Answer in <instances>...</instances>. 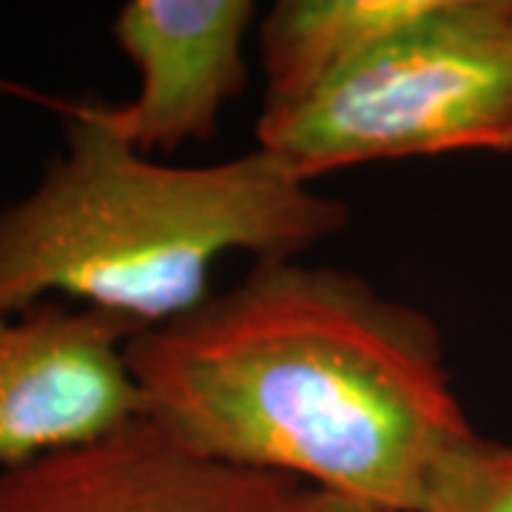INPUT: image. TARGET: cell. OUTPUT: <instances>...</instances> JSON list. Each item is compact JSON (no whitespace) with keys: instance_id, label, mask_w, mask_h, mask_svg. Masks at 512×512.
Wrapping results in <instances>:
<instances>
[{"instance_id":"6da1fadb","label":"cell","mask_w":512,"mask_h":512,"mask_svg":"<svg viewBox=\"0 0 512 512\" xmlns=\"http://www.w3.org/2000/svg\"><path fill=\"white\" fill-rule=\"evenodd\" d=\"M143 416L202 458L427 512L478 433L427 313L365 279L254 262L231 291L128 342Z\"/></svg>"},{"instance_id":"7a4b0ae2","label":"cell","mask_w":512,"mask_h":512,"mask_svg":"<svg viewBox=\"0 0 512 512\" xmlns=\"http://www.w3.org/2000/svg\"><path fill=\"white\" fill-rule=\"evenodd\" d=\"M63 114V146L37 183L0 205V311L72 302L137 330L180 319L231 254L296 259L342 228L345 202L254 148L211 165H168L94 120Z\"/></svg>"},{"instance_id":"3957f363","label":"cell","mask_w":512,"mask_h":512,"mask_svg":"<svg viewBox=\"0 0 512 512\" xmlns=\"http://www.w3.org/2000/svg\"><path fill=\"white\" fill-rule=\"evenodd\" d=\"M256 148L305 183L384 160L512 151V0H436L348 72L265 100Z\"/></svg>"},{"instance_id":"277c9868","label":"cell","mask_w":512,"mask_h":512,"mask_svg":"<svg viewBox=\"0 0 512 512\" xmlns=\"http://www.w3.org/2000/svg\"><path fill=\"white\" fill-rule=\"evenodd\" d=\"M137 333L72 302L0 311V473L143 416L128 365Z\"/></svg>"},{"instance_id":"5b68a950","label":"cell","mask_w":512,"mask_h":512,"mask_svg":"<svg viewBox=\"0 0 512 512\" xmlns=\"http://www.w3.org/2000/svg\"><path fill=\"white\" fill-rule=\"evenodd\" d=\"M254 20L251 0H128L111 37L137 72V97L123 106L63 103L148 157L208 140L248 86L245 37Z\"/></svg>"},{"instance_id":"8992f818","label":"cell","mask_w":512,"mask_h":512,"mask_svg":"<svg viewBox=\"0 0 512 512\" xmlns=\"http://www.w3.org/2000/svg\"><path fill=\"white\" fill-rule=\"evenodd\" d=\"M299 490L197 456L140 416L0 473V512H291Z\"/></svg>"},{"instance_id":"52a82bcc","label":"cell","mask_w":512,"mask_h":512,"mask_svg":"<svg viewBox=\"0 0 512 512\" xmlns=\"http://www.w3.org/2000/svg\"><path fill=\"white\" fill-rule=\"evenodd\" d=\"M433 6L436 0H279L259 26L265 100H291L348 72Z\"/></svg>"},{"instance_id":"ba28073f","label":"cell","mask_w":512,"mask_h":512,"mask_svg":"<svg viewBox=\"0 0 512 512\" xmlns=\"http://www.w3.org/2000/svg\"><path fill=\"white\" fill-rule=\"evenodd\" d=\"M427 512H512V444L470 441L447 461Z\"/></svg>"},{"instance_id":"9c48e42d","label":"cell","mask_w":512,"mask_h":512,"mask_svg":"<svg viewBox=\"0 0 512 512\" xmlns=\"http://www.w3.org/2000/svg\"><path fill=\"white\" fill-rule=\"evenodd\" d=\"M291 512H390L370 504L362 498H350V495L328 493V490H313V487H302L296 501H293Z\"/></svg>"}]
</instances>
